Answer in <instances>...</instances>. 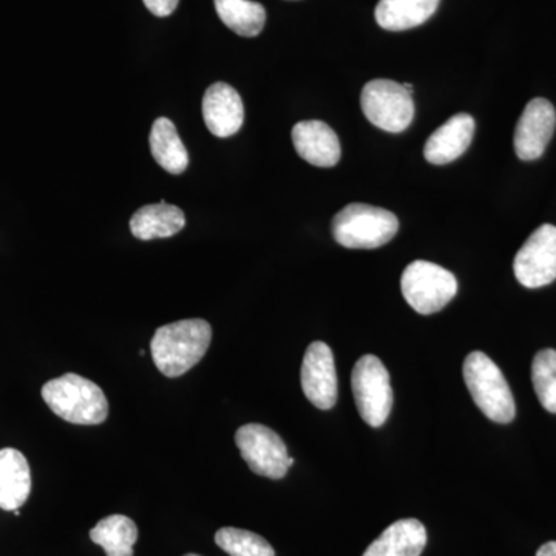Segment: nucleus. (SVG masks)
<instances>
[{
    "label": "nucleus",
    "mask_w": 556,
    "mask_h": 556,
    "mask_svg": "<svg viewBox=\"0 0 556 556\" xmlns=\"http://www.w3.org/2000/svg\"><path fill=\"white\" fill-rule=\"evenodd\" d=\"M212 328L203 318H188L156 329L150 353L166 378L186 375L207 353Z\"/></svg>",
    "instance_id": "1"
},
{
    "label": "nucleus",
    "mask_w": 556,
    "mask_h": 556,
    "mask_svg": "<svg viewBox=\"0 0 556 556\" xmlns=\"http://www.w3.org/2000/svg\"><path fill=\"white\" fill-rule=\"evenodd\" d=\"M42 399L54 415L76 426H100L109 416L104 391L73 372L47 382L42 387Z\"/></svg>",
    "instance_id": "2"
},
{
    "label": "nucleus",
    "mask_w": 556,
    "mask_h": 556,
    "mask_svg": "<svg viewBox=\"0 0 556 556\" xmlns=\"http://www.w3.org/2000/svg\"><path fill=\"white\" fill-rule=\"evenodd\" d=\"M464 380L475 404L490 420L510 424L517 415L514 394L500 367L482 351H473L464 361Z\"/></svg>",
    "instance_id": "3"
},
{
    "label": "nucleus",
    "mask_w": 556,
    "mask_h": 556,
    "mask_svg": "<svg viewBox=\"0 0 556 556\" xmlns=\"http://www.w3.org/2000/svg\"><path fill=\"white\" fill-rule=\"evenodd\" d=\"M399 219L387 208L369 204H348L332 219V236L340 247L376 249L396 237Z\"/></svg>",
    "instance_id": "4"
},
{
    "label": "nucleus",
    "mask_w": 556,
    "mask_h": 556,
    "mask_svg": "<svg viewBox=\"0 0 556 556\" xmlns=\"http://www.w3.org/2000/svg\"><path fill=\"white\" fill-rule=\"evenodd\" d=\"M401 288L404 299L416 313L430 316L455 299L457 280L437 263L416 260L402 274Z\"/></svg>",
    "instance_id": "5"
},
{
    "label": "nucleus",
    "mask_w": 556,
    "mask_h": 556,
    "mask_svg": "<svg viewBox=\"0 0 556 556\" xmlns=\"http://www.w3.org/2000/svg\"><path fill=\"white\" fill-rule=\"evenodd\" d=\"M358 415L369 427H382L393 408L390 372L379 357L367 354L356 362L351 375Z\"/></svg>",
    "instance_id": "6"
},
{
    "label": "nucleus",
    "mask_w": 556,
    "mask_h": 556,
    "mask_svg": "<svg viewBox=\"0 0 556 556\" xmlns=\"http://www.w3.org/2000/svg\"><path fill=\"white\" fill-rule=\"evenodd\" d=\"M361 105L372 126L390 134L407 130L415 118L413 93L390 79L369 80L362 90Z\"/></svg>",
    "instance_id": "7"
},
{
    "label": "nucleus",
    "mask_w": 556,
    "mask_h": 556,
    "mask_svg": "<svg viewBox=\"0 0 556 556\" xmlns=\"http://www.w3.org/2000/svg\"><path fill=\"white\" fill-rule=\"evenodd\" d=\"M236 444L249 468L258 477H287L294 459L288 455L287 444L276 431L260 424H247L236 433Z\"/></svg>",
    "instance_id": "8"
},
{
    "label": "nucleus",
    "mask_w": 556,
    "mask_h": 556,
    "mask_svg": "<svg viewBox=\"0 0 556 556\" xmlns=\"http://www.w3.org/2000/svg\"><path fill=\"white\" fill-rule=\"evenodd\" d=\"M515 277L522 287L536 289L556 280V228L543 225L519 249L514 262Z\"/></svg>",
    "instance_id": "9"
},
{
    "label": "nucleus",
    "mask_w": 556,
    "mask_h": 556,
    "mask_svg": "<svg viewBox=\"0 0 556 556\" xmlns=\"http://www.w3.org/2000/svg\"><path fill=\"white\" fill-rule=\"evenodd\" d=\"M302 390L316 408L331 409L338 402V371L331 348L325 342H313L303 357Z\"/></svg>",
    "instance_id": "10"
},
{
    "label": "nucleus",
    "mask_w": 556,
    "mask_h": 556,
    "mask_svg": "<svg viewBox=\"0 0 556 556\" xmlns=\"http://www.w3.org/2000/svg\"><path fill=\"white\" fill-rule=\"evenodd\" d=\"M556 112L544 98H535L527 104L515 130V152L522 161H535L546 152L554 137Z\"/></svg>",
    "instance_id": "11"
},
{
    "label": "nucleus",
    "mask_w": 556,
    "mask_h": 556,
    "mask_svg": "<svg viewBox=\"0 0 556 556\" xmlns=\"http://www.w3.org/2000/svg\"><path fill=\"white\" fill-rule=\"evenodd\" d=\"M203 118L212 135L228 138L241 129L244 105L239 91L226 83H215L203 98Z\"/></svg>",
    "instance_id": "12"
},
{
    "label": "nucleus",
    "mask_w": 556,
    "mask_h": 556,
    "mask_svg": "<svg viewBox=\"0 0 556 556\" xmlns=\"http://www.w3.org/2000/svg\"><path fill=\"white\" fill-rule=\"evenodd\" d=\"M295 152L317 167H334L342 149L336 131L321 121H302L292 129Z\"/></svg>",
    "instance_id": "13"
},
{
    "label": "nucleus",
    "mask_w": 556,
    "mask_h": 556,
    "mask_svg": "<svg viewBox=\"0 0 556 556\" xmlns=\"http://www.w3.org/2000/svg\"><path fill=\"white\" fill-rule=\"evenodd\" d=\"M475 135V119L468 113L452 116L427 139L424 156L428 163L444 166L463 156Z\"/></svg>",
    "instance_id": "14"
},
{
    "label": "nucleus",
    "mask_w": 556,
    "mask_h": 556,
    "mask_svg": "<svg viewBox=\"0 0 556 556\" xmlns=\"http://www.w3.org/2000/svg\"><path fill=\"white\" fill-rule=\"evenodd\" d=\"M31 492V471L20 450H0V508L20 510Z\"/></svg>",
    "instance_id": "15"
},
{
    "label": "nucleus",
    "mask_w": 556,
    "mask_h": 556,
    "mask_svg": "<svg viewBox=\"0 0 556 556\" xmlns=\"http://www.w3.org/2000/svg\"><path fill=\"white\" fill-rule=\"evenodd\" d=\"M426 546V526L415 518L399 519L369 544L364 556H420Z\"/></svg>",
    "instance_id": "16"
},
{
    "label": "nucleus",
    "mask_w": 556,
    "mask_h": 556,
    "mask_svg": "<svg viewBox=\"0 0 556 556\" xmlns=\"http://www.w3.org/2000/svg\"><path fill=\"white\" fill-rule=\"evenodd\" d=\"M186 217L181 208L174 204H148L135 212L130 219V230L138 240L169 239L185 228Z\"/></svg>",
    "instance_id": "17"
},
{
    "label": "nucleus",
    "mask_w": 556,
    "mask_h": 556,
    "mask_svg": "<svg viewBox=\"0 0 556 556\" xmlns=\"http://www.w3.org/2000/svg\"><path fill=\"white\" fill-rule=\"evenodd\" d=\"M441 0H380L376 21L383 30L405 31L426 24L437 13Z\"/></svg>",
    "instance_id": "18"
},
{
    "label": "nucleus",
    "mask_w": 556,
    "mask_h": 556,
    "mask_svg": "<svg viewBox=\"0 0 556 556\" xmlns=\"http://www.w3.org/2000/svg\"><path fill=\"white\" fill-rule=\"evenodd\" d=\"M149 142L153 159L164 170L178 175L188 169V150L170 119L159 118L153 123Z\"/></svg>",
    "instance_id": "19"
},
{
    "label": "nucleus",
    "mask_w": 556,
    "mask_h": 556,
    "mask_svg": "<svg viewBox=\"0 0 556 556\" xmlns=\"http://www.w3.org/2000/svg\"><path fill=\"white\" fill-rule=\"evenodd\" d=\"M90 540L104 548L108 556H134L138 540V527L124 515L101 519L90 530Z\"/></svg>",
    "instance_id": "20"
},
{
    "label": "nucleus",
    "mask_w": 556,
    "mask_h": 556,
    "mask_svg": "<svg viewBox=\"0 0 556 556\" xmlns=\"http://www.w3.org/2000/svg\"><path fill=\"white\" fill-rule=\"evenodd\" d=\"M219 20L243 38H255L266 24V10L252 0H214Z\"/></svg>",
    "instance_id": "21"
},
{
    "label": "nucleus",
    "mask_w": 556,
    "mask_h": 556,
    "mask_svg": "<svg viewBox=\"0 0 556 556\" xmlns=\"http://www.w3.org/2000/svg\"><path fill=\"white\" fill-rule=\"evenodd\" d=\"M215 543L230 556H276V552L265 538L236 527L219 529L215 535Z\"/></svg>",
    "instance_id": "22"
},
{
    "label": "nucleus",
    "mask_w": 556,
    "mask_h": 556,
    "mask_svg": "<svg viewBox=\"0 0 556 556\" xmlns=\"http://www.w3.org/2000/svg\"><path fill=\"white\" fill-rule=\"evenodd\" d=\"M532 382L538 401L548 413L556 415V351L543 350L532 364Z\"/></svg>",
    "instance_id": "23"
},
{
    "label": "nucleus",
    "mask_w": 556,
    "mask_h": 556,
    "mask_svg": "<svg viewBox=\"0 0 556 556\" xmlns=\"http://www.w3.org/2000/svg\"><path fill=\"white\" fill-rule=\"evenodd\" d=\"M150 13L159 17H167L177 10L179 0H142Z\"/></svg>",
    "instance_id": "24"
},
{
    "label": "nucleus",
    "mask_w": 556,
    "mask_h": 556,
    "mask_svg": "<svg viewBox=\"0 0 556 556\" xmlns=\"http://www.w3.org/2000/svg\"><path fill=\"white\" fill-rule=\"evenodd\" d=\"M536 556H556V541L543 544L540 551L536 552Z\"/></svg>",
    "instance_id": "25"
},
{
    "label": "nucleus",
    "mask_w": 556,
    "mask_h": 556,
    "mask_svg": "<svg viewBox=\"0 0 556 556\" xmlns=\"http://www.w3.org/2000/svg\"><path fill=\"white\" fill-rule=\"evenodd\" d=\"M185 556H200V555H193V554H189V555H185Z\"/></svg>",
    "instance_id": "26"
}]
</instances>
